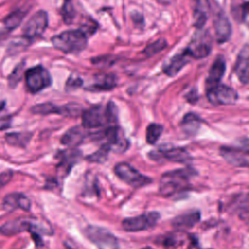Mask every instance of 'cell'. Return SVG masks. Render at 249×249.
<instances>
[{
	"label": "cell",
	"mask_w": 249,
	"mask_h": 249,
	"mask_svg": "<svg viewBox=\"0 0 249 249\" xmlns=\"http://www.w3.org/2000/svg\"><path fill=\"white\" fill-rule=\"evenodd\" d=\"M241 21L249 27V2H245L241 7Z\"/></svg>",
	"instance_id": "obj_35"
},
{
	"label": "cell",
	"mask_w": 249,
	"mask_h": 249,
	"mask_svg": "<svg viewBox=\"0 0 249 249\" xmlns=\"http://www.w3.org/2000/svg\"><path fill=\"white\" fill-rule=\"evenodd\" d=\"M167 46V43L164 39H160V40H157L153 43H151L150 45H148L144 51H143V53L149 57V56H153L155 55L156 53H160V51H162L165 47Z\"/></svg>",
	"instance_id": "obj_32"
},
{
	"label": "cell",
	"mask_w": 249,
	"mask_h": 249,
	"mask_svg": "<svg viewBox=\"0 0 249 249\" xmlns=\"http://www.w3.org/2000/svg\"><path fill=\"white\" fill-rule=\"evenodd\" d=\"M200 124H201V120L199 119L198 116H196L194 113H188L183 118L181 124H182L183 130L186 133L190 135H194L198 130Z\"/></svg>",
	"instance_id": "obj_25"
},
{
	"label": "cell",
	"mask_w": 249,
	"mask_h": 249,
	"mask_svg": "<svg viewBox=\"0 0 249 249\" xmlns=\"http://www.w3.org/2000/svg\"><path fill=\"white\" fill-rule=\"evenodd\" d=\"M220 154L231 165L249 168V154L243 150L224 146L220 148Z\"/></svg>",
	"instance_id": "obj_14"
},
{
	"label": "cell",
	"mask_w": 249,
	"mask_h": 249,
	"mask_svg": "<svg viewBox=\"0 0 249 249\" xmlns=\"http://www.w3.org/2000/svg\"><path fill=\"white\" fill-rule=\"evenodd\" d=\"M160 215L158 212H148L135 217L125 218L122 222V227L125 231L135 232L148 230L154 227L160 220Z\"/></svg>",
	"instance_id": "obj_9"
},
{
	"label": "cell",
	"mask_w": 249,
	"mask_h": 249,
	"mask_svg": "<svg viewBox=\"0 0 249 249\" xmlns=\"http://www.w3.org/2000/svg\"><path fill=\"white\" fill-rule=\"evenodd\" d=\"M80 156H81L80 151H77L75 149L63 151L61 153L60 161L57 165V173L62 177L66 176L71 170L72 166L77 162Z\"/></svg>",
	"instance_id": "obj_20"
},
{
	"label": "cell",
	"mask_w": 249,
	"mask_h": 249,
	"mask_svg": "<svg viewBox=\"0 0 249 249\" xmlns=\"http://www.w3.org/2000/svg\"><path fill=\"white\" fill-rule=\"evenodd\" d=\"M194 3V23L201 29L205 24L209 14L208 0H193Z\"/></svg>",
	"instance_id": "obj_22"
},
{
	"label": "cell",
	"mask_w": 249,
	"mask_h": 249,
	"mask_svg": "<svg viewBox=\"0 0 249 249\" xmlns=\"http://www.w3.org/2000/svg\"><path fill=\"white\" fill-rule=\"evenodd\" d=\"M83 84V81L80 79V78H69L67 83H66V88L67 89H77L79 87H81Z\"/></svg>",
	"instance_id": "obj_38"
},
{
	"label": "cell",
	"mask_w": 249,
	"mask_h": 249,
	"mask_svg": "<svg viewBox=\"0 0 249 249\" xmlns=\"http://www.w3.org/2000/svg\"><path fill=\"white\" fill-rule=\"evenodd\" d=\"M212 49V37L207 30L198 29L193 36L186 51L191 57L203 58L207 56Z\"/></svg>",
	"instance_id": "obj_7"
},
{
	"label": "cell",
	"mask_w": 249,
	"mask_h": 249,
	"mask_svg": "<svg viewBox=\"0 0 249 249\" xmlns=\"http://www.w3.org/2000/svg\"><path fill=\"white\" fill-rule=\"evenodd\" d=\"M213 24L215 27V35L217 42L220 44L227 42L231 34V26L228 17L225 15L223 11L219 12L216 15Z\"/></svg>",
	"instance_id": "obj_15"
},
{
	"label": "cell",
	"mask_w": 249,
	"mask_h": 249,
	"mask_svg": "<svg viewBox=\"0 0 249 249\" xmlns=\"http://www.w3.org/2000/svg\"><path fill=\"white\" fill-rule=\"evenodd\" d=\"M207 98L214 105H230L233 104L237 98V92L231 87L226 85H217L206 91Z\"/></svg>",
	"instance_id": "obj_12"
},
{
	"label": "cell",
	"mask_w": 249,
	"mask_h": 249,
	"mask_svg": "<svg viewBox=\"0 0 249 249\" xmlns=\"http://www.w3.org/2000/svg\"><path fill=\"white\" fill-rule=\"evenodd\" d=\"M117 112L113 102H109L106 107L93 105L82 112V125L84 128H97L106 124L116 123Z\"/></svg>",
	"instance_id": "obj_2"
},
{
	"label": "cell",
	"mask_w": 249,
	"mask_h": 249,
	"mask_svg": "<svg viewBox=\"0 0 249 249\" xmlns=\"http://www.w3.org/2000/svg\"><path fill=\"white\" fill-rule=\"evenodd\" d=\"M30 207L31 201L23 194L12 193L7 195L3 199V208L6 211H13L18 208H20L24 211H29Z\"/></svg>",
	"instance_id": "obj_17"
},
{
	"label": "cell",
	"mask_w": 249,
	"mask_h": 249,
	"mask_svg": "<svg viewBox=\"0 0 249 249\" xmlns=\"http://www.w3.org/2000/svg\"><path fill=\"white\" fill-rule=\"evenodd\" d=\"M117 85V78L113 74L96 75L93 83L88 88L89 90H110Z\"/></svg>",
	"instance_id": "obj_24"
},
{
	"label": "cell",
	"mask_w": 249,
	"mask_h": 249,
	"mask_svg": "<svg viewBox=\"0 0 249 249\" xmlns=\"http://www.w3.org/2000/svg\"><path fill=\"white\" fill-rule=\"evenodd\" d=\"M87 34L80 29L65 30L52 38L53 46L65 53H78L87 47Z\"/></svg>",
	"instance_id": "obj_3"
},
{
	"label": "cell",
	"mask_w": 249,
	"mask_h": 249,
	"mask_svg": "<svg viewBox=\"0 0 249 249\" xmlns=\"http://www.w3.org/2000/svg\"><path fill=\"white\" fill-rule=\"evenodd\" d=\"M190 54L185 50L184 52L174 55L168 62L163 65V72L170 77L175 76L189 61H190Z\"/></svg>",
	"instance_id": "obj_19"
},
{
	"label": "cell",
	"mask_w": 249,
	"mask_h": 249,
	"mask_svg": "<svg viewBox=\"0 0 249 249\" xmlns=\"http://www.w3.org/2000/svg\"><path fill=\"white\" fill-rule=\"evenodd\" d=\"M115 174L124 183L133 188L144 187L152 182V179L140 173L137 169L126 162H120L114 167Z\"/></svg>",
	"instance_id": "obj_8"
},
{
	"label": "cell",
	"mask_w": 249,
	"mask_h": 249,
	"mask_svg": "<svg viewBox=\"0 0 249 249\" xmlns=\"http://www.w3.org/2000/svg\"><path fill=\"white\" fill-rule=\"evenodd\" d=\"M151 158L153 159H165L174 162H182L186 163L192 160L191 155L188 151L181 147H169V146H161L156 152L150 153Z\"/></svg>",
	"instance_id": "obj_13"
},
{
	"label": "cell",
	"mask_w": 249,
	"mask_h": 249,
	"mask_svg": "<svg viewBox=\"0 0 249 249\" xmlns=\"http://www.w3.org/2000/svg\"><path fill=\"white\" fill-rule=\"evenodd\" d=\"M92 63L99 65V66H107L110 65L111 63L114 62V59L112 56H99V57H94L92 60Z\"/></svg>",
	"instance_id": "obj_34"
},
{
	"label": "cell",
	"mask_w": 249,
	"mask_h": 249,
	"mask_svg": "<svg viewBox=\"0 0 249 249\" xmlns=\"http://www.w3.org/2000/svg\"><path fill=\"white\" fill-rule=\"evenodd\" d=\"M200 220V213L198 211L187 212L174 217L171 221V225L176 230H188L193 228Z\"/></svg>",
	"instance_id": "obj_21"
},
{
	"label": "cell",
	"mask_w": 249,
	"mask_h": 249,
	"mask_svg": "<svg viewBox=\"0 0 249 249\" xmlns=\"http://www.w3.org/2000/svg\"><path fill=\"white\" fill-rule=\"evenodd\" d=\"M48 26V14L44 10L34 13L22 28L23 36L30 41L41 36Z\"/></svg>",
	"instance_id": "obj_11"
},
{
	"label": "cell",
	"mask_w": 249,
	"mask_h": 249,
	"mask_svg": "<svg viewBox=\"0 0 249 249\" xmlns=\"http://www.w3.org/2000/svg\"><path fill=\"white\" fill-rule=\"evenodd\" d=\"M236 211L241 219H249V194L241 196L236 200Z\"/></svg>",
	"instance_id": "obj_29"
},
{
	"label": "cell",
	"mask_w": 249,
	"mask_h": 249,
	"mask_svg": "<svg viewBox=\"0 0 249 249\" xmlns=\"http://www.w3.org/2000/svg\"><path fill=\"white\" fill-rule=\"evenodd\" d=\"M234 71L242 84L249 83V45L243 46L240 50Z\"/></svg>",
	"instance_id": "obj_16"
},
{
	"label": "cell",
	"mask_w": 249,
	"mask_h": 249,
	"mask_svg": "<svg viewBox=\"0 0 249 249\" xmlns=\"http://www.w3.org/2000/svg\"><path fill=\"white\" fill-rule=\"evenodd\" d=\"M226 71V61L223 56H218L215 61L212 63V66L209 69L208 77L206 78V89H211L220 84L221 79L224 76Z\"/></svg>",
	"instance_id": "obj_18"
},
{
	"label": "cell",
	"mask_w": 249,
	"mask_h": 249,
	"mask_svg": "<svg viewBox=\"0 0 249 249\" xmlns=\"http://www.w3.org/2000/svg\"><path fill=\"white\" fill-rule=\"evenodd\" d=\"M87 134L81 126H74L68 129L61 137V143L70 148H74L80 145L86 138Z\"/></svg>",
	"instance_id": "obj_23"
},
{
	"label": "cell",
	"mask_w": 249,
	"mask_h": 249,
	"mask_svg": "<svg viewBox=\"0 0 249 249\" xmlns=\"http://www.w3.org/2000/svg\"><path fill=\"white\" fill-rule=\"evenodd\" d=\"M162 125L159 124H150L146 130V140L149 144H155L161 135Z\"/></svg>",
	"instance_id": "obj_28"
},
{
	"label": "cell",
	"mask_w": 249,
	"mask_h": 249,
	"mask_svg": "<svg viewBox=\"0 0 249 249\" xmlns=\"http://www.w3.org/2000/svg\"><path fill=\"white\" fill-rule=\"evenodd\" d=\"M32 137L30 132H12L6 135V141L13 146L24 147Z\"/></svg>",
	"instance_id": "obj_26"
},
{
	"label": "cell",
	"mask_w": 249,
	"mask_h": 249,
	"mask_svg": "<svg viewBox=\"0 0 249 249\" xmlns=\"http://www.w3.org/2000/svg\"><path fill=\"white\" fill-rule=\"evenodd\" d=\"M240 149L249 154V138H243L240 140Z\"/></svg>",
	"instance_id": "obj_39"
},
{
	"label": "cell",
	"mask_w": 249,
	"mask_h": 249,
	"mask_svg": "<svg viewBox=\"0 0 249 249\" xmlns=\"http://www.w3.org/2000/svg\"><path fill=\"white\" fill-rule=\"evenodd\" d=\"M196 172L193 168H180L165 172L160 181L159 192L162 196H172L190 189V179Z\"/></svg>",
	"instance_id": "obj_1"
},
{
	"label": "cell",
	"mask_w": 249,
	"mask_h": 249,
	"mask_svg": "<svg viewBox=\"0 0 249 249\" xmlns=\"http://www.w3.org/2000/svg\"><path fill=\"white\" fill-rule=\"evenodd\" d=\"M23 231H29L32 236H40V234H51L53 230L49 226L41 224L38 221L23 218L8 221L0 227V233L6 236L15 235Z\"/></svg>",
	"instance_id": "obj_4"
},
{
	"label": "cell",
	"mask_w": 249,
	"mask_h": 249,
	"mask_svg": "<svg viewBox=\"0 0 249 249\" xmlns=\"http://www.w3.org/2000/svg\"><path fill=\"white\" fill-rule=\"evenodd\" d=\"M26 12L17 10L15 12H12L10 15H8L4 19V25L8 30H13L17 28L22 21L23 18L25 17Z\"/></svg>",
	"instance_id": "obj_27"
},
{
	"label": "cell",
	"mask_w": 249,
	"mask_h": 249,
	"mask_svg": "<svg viewBox=\"0 0 249 249\" xmlns=\"http://www.w3.org/2000/svg\"><path fill=\"white\" fill-rule=\"evenodd\" d=\"M24 80L26 88L31 93L39 92L52 84L49 71L42 65H36L25 71Z\"/></svg>",
	"instance_id": "obj_6"
},
{
	"label": "cell",
	"mask_w": 249,
	"mask_h": 249,
	"mask_svg": "<svg viewBox=\"0 0 249 249\" xmlns=\"http://www.w3.org/2000/svg\"><path fill=\"white\" fill-rule=\"evenodd\" d=\"M4 108V103L0 104V113L2 112ZM11 124V118L8 116H0V130L6 129L10 126Z\"/></svg>",
	"instance_id": "obj_36"
},
{
	"label": "cell",
	"mask_w": 249,
	"mask_h": 249,
	"mask_svg": "<svg viewBox=\"0 0 249 249\" xmlns=\"http://www.w3.org/2000/svg\"><path fill=\"white\" fill-rule=\"evenodd\" d=\"M82 108L77 103H69L63 106H58L52 103H41L36 104L31 108V112L33 114L40 115H50V114H57L67 117H77L81 114Z\"/></svg>",
	"instance_id": "obj_10"
},
{
	"label": "cell",
	"mask_w": 249,
	"mask_h": 249,
	"mask_svg": "<svg viewBox=\"0 0 249 249\" xmlns=\"http://www.w3.org/2000/svg\"><path fill=\"white\" fill-rule=\"evenodd\" d=\"M85 234L98 249H119L118 238L104 228L89 225L86 228Z\"/></svg>",
	"instance_id": "obj_5"
},
{
	"label": "cell",
	"mask_w": 249,
	"mask_h": 249,
	"mask_svg": "<svg viewBox=\"0 0 249 249\" xmlns=\"http://www.w3.org/2000/svg\"><path fill=\"white\" fill-rule=\"evenodd\" d=\"M110 150H111V148L107 144L104 143L96 152H94L91 155H89L87 157V160L91 162H99V163L103 162L104 160H106Z\"/></svg>",
	"instance_id": "obj_31"
},
{
	"label": "cell",
	"mask_w": 249,
	"mask_h": 249,
	"mask_svg": "<svg viewBox=\"0 0 249 249\" xmlns=\"http://www.w3.org/2000/svg\"><path fill=\"white\" fill-rule=\"evenodd\" d=\"M62 18L64 19V21L66 23H69L72 21V18L74 17V9H73V6L71 4V2L69 0H66L64 5H63V8H62Z\"/></svg>",
	"instance_id": "obj_33"
},
{
	"label": "cell",
	"mask_w": 249,
	"mask_h": 249,
	"mask_svg": "<svg viewBox=\"0 0 249 249\" xmlns=\"http://www.w3.org/2000/svg\"><path fill=\"white\" fill-rule=\"evenodd\" d=\"M142 249H153V248H151V247H144V248H142Z\"/></svg>",
	"instance_id": "obj_40"
},
{
	"label": "cell",
	"mask_w": 249,
	"mask_h": 249,
	"mask_svg": "<svg viewBox=\"0 0 249 249\" xmlns=\"http://www.w3.org/2000/svg\"><path fill=\"white\" fill-rule=\"evenodd\" d=\"M13 177V171L12 170H6L0 174V188L4 187L7 183L10 182V180Z\"/></svg>",
	"instance_id": "obj_37"
},
{
	"label": "cell",
	"mask_w": 249,
	"mask_h": 249,
	"mask_svg": "<svg viewBox=\"0 0 249 249\" xmlns=\"http://www.w3.org/2000/svg\"><path fill=\"white\" fill-rule=\"evenodd\" d=\"M24 62H20L19 64H18L15 69L12 71V73L10 74L9 78H8V83H9V87L14 89L16 88L18 83L21 81L23 74H24Z\"/></svg>",
	"instance_id": "obj_30"
}]
</instances>
